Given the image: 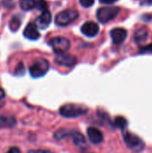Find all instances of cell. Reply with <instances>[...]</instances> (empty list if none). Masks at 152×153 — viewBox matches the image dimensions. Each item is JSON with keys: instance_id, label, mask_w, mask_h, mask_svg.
Instances as JSON below:
<instances>
[{"instance_id": "6da1fadb", "label": "cell", "mask_w": 152, "mask_h": 153, "mask_svg": "<svg viewBox=\"0 0 152 153\" xmlns=\"http://www.w3.org/2000/svg\"><path fill=\"white\" fill-rule=\"evenodd\" d=\"M54 137L57 141H62L67 137H71L75 146L79 148H84L86 146V140L83 134L73 129H67V128L59 129L55 133Z\"/></svg>"}, {"instance_id": "7a4b0ae2", "label": "cell", "mask_w": 152, "mask_h": 153, "mask_svg": "<svg viewBox=\"0 0 152 153\" xmlns=\"http://www.w3.org/2000/svg\"><path fill=\"white\" fill-rule=\"evenodd\" d=\"M88 112V108L79 104H65L59 108V113L65 118H77Z\"/></svg>"}, {"instance_id": "3957f363", "label": "cell", "mask_w": 152, "mask_h": 153, "mask_svg": "<svg viewBox=\"0 0 152 153\" xmlns=\"http://www.w3.org/2000/svg\"><path fill=\"white\" fill-rule=\"evenodd\" d=\"M79 16V13L75 9H66L60 12L55 19L56 23L58 26H67L74 22Z\"/></svg>"}, {"instance_id": "277c9868", "label": "cell", "mask_w": 152, "mask_h": 153, "mask_svg": "<svg viewBox=\"0 0 152 153\" xmlns=\"http://www.w3.org/2000/svg\"><path fill=\"white\" fill-rule=\"evenodd\" d=\"M49 69V63L44 58L35 60L30 67V74L33 78H39L44 76Z\"/></svg>"}, {"instance_id": "5b68a950", "label": "cell", "mask_w": 152, "mask_h": 153, "mask_svg": "<svg viewBox=\"0 0 152 153\" xmlns=\"http://www.w3.org/2000/svg\"><path fill=\"white\" fill-rule=\"evenodd\" d=\"M120 9L117 6H105L101 7L97 12V18L101 23L108 22L117 16Z\"/></svg>"}, {"instance_id": "8992f818", "label": "cell", "mask_w": 152, "mask_h": 153, "mask_svg": "<svg viewBox=\"0 0 152 153\" xmlns=\"http://www.w3.org/2000/svg\"><path fill=\"white\" fill-rule=\"evenodd\" d=\"M123 137H124V141L126 144V146L137 152H140L143 150L144 148V143L142 141L141 138H139L137 135L131 134L129 132H125L123 134Z\"/></svg>"}, {"instance_id": "52a82bcc", "label": "cell", "mask_w": 152, "mask_h": 153, "mask_svg": "<svg viewBox=\"0 0 152 153\" xmlns=\"http://www.w3.org/2000/svg\"><path fill=\"white\" fill-rule=\"evenodd\" d=\"M49 45L53 48L54 52L57 55L66 53L71 46L69 39L65 37H55L49 40Z\"/></svg>"}, {"instance_id": "ba28073f", "label": "cell", "mask_w": 152, "mask_h": 153, "mask_svg": "<svg viewBox=\"0 0 152 153\" xmlns=\"http://www.w3.org/2000/svg\"><path fill=\"white\" fill-rule=\"evenodd\" d=\"M55 62L58 65L70 68V67H73L76 64L77 59L73 55L67 54V53H63V54H58L56 56Z\"/></svg>"}, {"instance_id": "9c48e42d", "label": "cell", "mask_w": 152, "mask_h": 153, "mask_svg": "<svg viewBox=\"0 0 152 153\" xmlns=\"http://www.w3.org/2000/svg\"><path fill=\"white\" fill-rule=\"evenodd\" d=\"M51 20H52V15L50 12L48 10H46V11H43L42 13L36 19L35 24L38 28L45 30L49 26Z\"/></svg>"}, {"instance_id": "30bf717a", "label": "cell", "mask_w": 152, "mask_h": 153, "mask_svg": "<svg viewBox=\"0 0 152 153\" xmlns=\"http://www.w3.org/2000/svg\"><path fill=\"white\" fill-rule=\"evenodd\" d=\"M81 30H82V32L85 36L90 37V38H91V37L96 36V35L99 33V25H98L96 22H85V23L82 26Z\"/></svg>"}, {"instance_id": "8fae6325", "label": "cell", "mask_w": 152, "mask_h": 153, "mask_svg": "<svg viewBox=\"0 0 152 153\" xmlns=\"http://www.w3.org/2000/svg\"><path fill=\"white\" fill-rule=\"evenodd\" d=\"M110 35L114 44L119 45L125 40L127 37V31L123 28H115L110 31Z\"/></svg>"}, {"instance_id": "7c38bea8", "label": "cell", "mask_w": 152, "mask_h": 153, "mask_svg": "<svg viewBox=\"0 0 152 153\" xmlns=\"http://www.w3.org/2000/svg\"><path fill=\"white\" fill-rule=\"evenodd\" d=\"M87 135H88L90 141L93 144H96V145L100 144L104 140L103 134L101 133L100 130H99L96 127H89L87 129Z\"/></svg>"}, {"instance_id": "4fadbf2b", "label": "cell", "mask_w": 152, "mask_h": 153, "mask_svg": "<svg viewBox=\"0 0 152 153\" xmlns=\"http://www.w3.org/2000/svg\"><path fill=\"white\" fill-rule=\"evenodd\" d=\"M23 35H24V37H26L27 39H31V40H37L40 37V33L38 30V27L36 26L35 23H32V22L29 23L25 27V29L23 30Z\"/></svg>"}, {"instance_id": "5bb4252c", "label": "cell", "mask_w": 152, "mask_h": 153, "mask_svg": "<svg viewBox=\"0 0 152 153\" xmlns=\"http://www.w3.org/2000/svg\"><path fill=\"white\" fill-rule=\"evenodd\" d=\"M16 126V119L13 117L0 115V128L13 127Z\"/></svg>"}, {"instance_id": "9a60e30c", "label": "cell", "mask_w": 152, "mask_h": 153, "mask_svg": "<svg viewBox=\"0 0 152 153\" xmlns=\"http://www.w3.org/2000/svg\"><path fill=\"white\" fill-rule=\"evenodd\" d=\"M149 37V31L146 28H140L136 30L134 34V39L137 43H142L144 42Z\"/></svg>"}, {"instance_id": "2e32d148", "label": "cell", "mask_w": 152, "mask_h": 153, "mask_svg": "<svg viewBox=\"0 0 152 153\" xmlns=\"http://www.w3.org/2000/svg\"><path fill=\"white\" fill-rule=\"evenodd\" d=\"M19 4H20V7L24 11H30L36 7L34 0H20Z\"/></svg>"}, {"instance_id": "e0dca14e", "label": "cell", "mask_w": 152, "mask_h": 153, "mask_svg": "<svg viewBox=\"0 0 152 153\" xmlns=\"http://www.w3.org/2000/svg\"><path fill=\"white\" fill-rule=\"evenodd\" d=\"M127 124H128L127 120L123 117H116L114 120L115 126L119 129H122V130H124L127 127Z\"/></svg>"}, {"instance_id": "ac0fdd59", "label": "cell", "mask_w": 152, "mask_h": 153, "mask_svg": "<svg viewBox=\"0 0 152 153\" xmlns=\"http://www.w3.org/2000/svg\"><path fill=\"white\" fill-rule=\"evenodd\" d=\"M21 26V18L18 16V15H15L13 16L11 21H10V23H9V27L11 29V30L13 31H16Z\"/></svg>"}, {"instance_id": "d6986e66", "label": "cell", "mask_w": 152, "mask_h": 153, "mask_svg": "<svg viewBox=\"0 0 152 153\" xmlns=\"http://www.w3.org/2000/svg\"><path fill=\"white\" fill-rule=\"evenodd\" d=\"M35 1V6L41 10V11H46L47 10V4L46 3L45 0H34Z\"/></svg>"}, {"instance_id": "ffe728a7", "label": "cell", "mask_w": 152, "mask_h": 153, "mask_svg": "<svg viewBox=\"0 0 152 153\" xmlns=\"http://www.w3.org/2000/svg\"><path fill=\"white\" fill-rule=\"evenodd\" d=\"M140 53H142V54H152V43L145 46V47H142L140 48Z\"/></svg>"}, {"instance_id": "44dd1931", "label": "cell", "mask_w": 152, "mask_h": 153, "mask_svg": "<svg viewBox=\"0 0 152 153\" xmlns=\"http://www.w3.org/2000/svg\"><path fill=\"white\" fill-rule=\"evenodd\" d=\"M14 73H15L16 75H23V74H24V65H23V63H22V62L19 63V65H17Z\"/></svg>"}, {"instance_id": "7402d4cb", "label": "cell", "mask_w": 152, "mask_h": 153, "mask_svg": "<svg viewBox=\"0 0 152 153\" xmlns=\"http://www.w3.org/2000/svg\"><path fill=\"white\" fill-rule=\"evenodd\" d=\"M79 2L83 7H90L95 3V0H79Z\"/></svg>"}, {"instance_id": "603a6c76", "label": "cell", "mask_w": 152, "mask_h": 153, "mask_svg": "<svg viewBox=\"0 0 152 153\" xmlns=\"http://www.w3.org/2000/svg\"><path fill=\"white\" fill-rule=\"evenodd\" d=\"M28 153H54L49 150H31L29 151Z\"/></svg>"}, {"instance_id": "cb8c5ba5", "label": "cell", "mask_w": 152, "mask_h": 153, "mask_svg": "<svg viewBox=\"0 0 152 153\" xmlns=\"http://www.w3.org/2000/svg\"><path fill=\"white\" fill-rule=\"evenodd\" d=\"M6 153H22L21 152V150L19 149V148H17V147H11Z\"/></svg>"}, {"instance_id": "d4e9b609", "label": "cell", "mask_w": 152, "mask_h": 153, "mask_svg": "<svg viewBox=\"0 0 152 153\" xmlns=\"http://www.w3.org/2000/svg\"><path fill=\"white\" fill-rule=\"evenodd\" d=\"M117 0H99L100 3L102 4H113L115 2H116Z\"/></svg>"}, {"instance_id": "484cf974", "label": "cell", "mask_w": 152, "mask_h": 153, "mask_svg": "<svg viewBox=\"0 0 152 153\" xmlns=\"http://www.w3.org/2000/svg\"><path fill=\"white\" fill-rule=\"evenodd\" d=\"M4 96H5V92H4V91L0 87V100L4 99Z\"/></svg>"}, {"instance_id": "4316f807", "label": "cell", "mask_w": 152, "mask_h": 153, "mask_svg": "<svg viewBox=\"0 0 152 153\" xmlns=\"http://www.w3.org/2000/svg\"><path fill=\"white\" fill-rule=\"evenodd\" d=\"M143 4H152V0H145V2Z\"/></svg>"}, {"instance_id": "83f0119b", "label": "cell", "mask_w": 152, "mask_h": 153, "mask_svg": "<svg viewBox=\"0 0 152 153\" xmlns=\"http://www.w3.org/2000/svg\"><path fill=\"white\" fill-rule=\"evenodd\" d=\"M88 153H93V152H88Z\"/></svg>"}]
</instances>
